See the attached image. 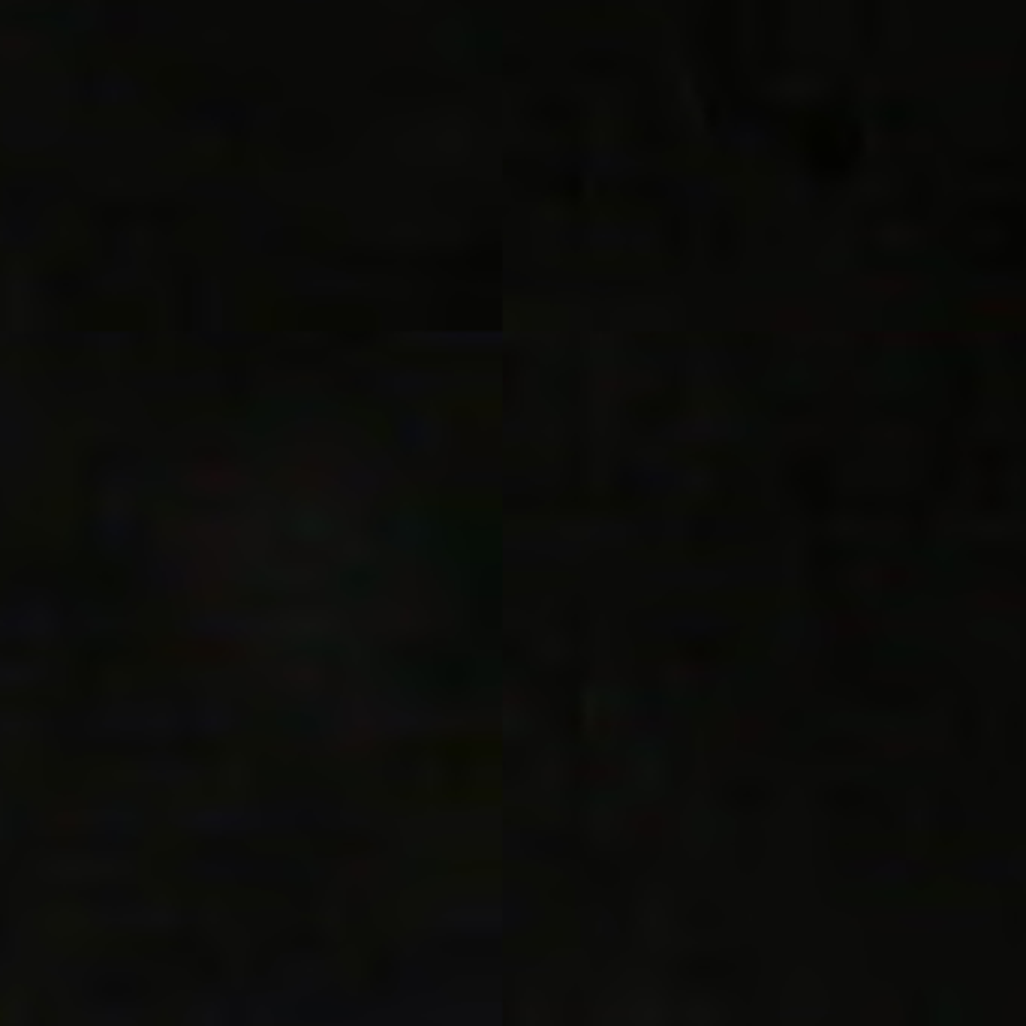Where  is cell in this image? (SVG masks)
Masks as SVG:
<instances>
[{"label":"cell","instance_id":"obj_2","mask_svg":"<svg viewBox=\"0 0 1026 1026\" xmlns=\"http://www.w3.org/2000/svg\"><path fill=\"white\" fill-rule=\"evenodd\" d=\"M773 797V789L767 786L765 780H752V777H743V780H732L726 789V801L732 804V807L743 810V812H752V810H762L767 801Z\"/></svg>","mask_w":1026,"mask_h":1026},{"label":"cell","instance_id":"obj_1","mask_svg":"<svg viewBox=\"0 0 1026 1026\" xmlns=\"http://www.w3.org/2000/svg\"><path fill=\"white\" fill-rule=\"evenodd\" d=\"M789 485H792L795 497L801 500V506L810 512H825L831 506V470L819 455L795 461L789 470Z\"/></svg>","mask_w":1026,"mask_h":1026}]
</instances>
